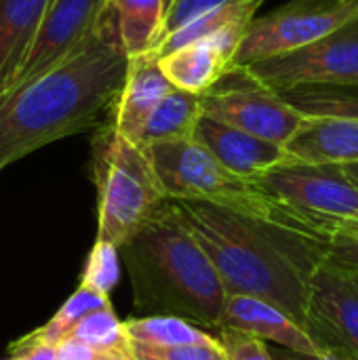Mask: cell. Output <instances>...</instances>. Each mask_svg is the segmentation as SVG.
<instances>
[{
  "instance_id": "cell-32",
  "label": "cell",
  "mask_w": 358,
  "mask_h": 360,
  "mask_svg": "<svg viewBox=\"0 0 358 360\" xmlns=\"http://www.w3.org/2000/svg\"><path fill=\"white\" fill-rule=\"evenodd\" d=\"M17 356H21V360H57V346L40 344V346H34Z\"/></svg>"
},
{
  "instance_id": "cell-6",
  "label": "cell",
  "mask_w": 358,
  "mask_h": 360,
  "mask_svg": "<svg viewBox=\"0 0 358 360\" xmlns=\"http://www.w3.org/2000/svg\"><path fill=\"white\" fill-rule=\"evenodd\" d=\"M251 184L274 205L283 226L306 236L358 213V186L335 165L289 158Z\"/></svg>"
},
{
  "instance_id": "cell-25",
  "label": "cell",
  "mask_w": 358,
  "mask_h": 360,
  "mask_svg": "<svg viewBox=\"0 0 358 360\" xmlns=\"http://www.w3.org/2000/svg\"><path fill=\"white\" fill-rule=\"evenodd\" d=\"M118 278H120L118 247L97 238L89 257H87V266H84L80 285H84L97 293L110 295L112 289L118 285Z\"/></svg>"
},
{
  "instance_id": "cell-35",
  "label": "cell",
  "mask_w": 358,
  "mask_h": 360,
  "mask_svg": "<svg viewBox=\"0 0 358 360\" xmlns=\"http://www.w3.org/2000/svg\"><path fill=\"white\" fill-rule=\"evenodd\" d=\"M8 360H21V356H13V359H8Z\"/></svg>"
},
{
  "instance_id": "cell-7",
  "label": "cell",
  "mask_w": 358,
  "mask_h": 360,
  "mask_svg": "<svg viewBox=\"0 0 358 360\" xmlns=\"http://www.w3.org/2000/svg\"><path fill=\"white\" fill-rule=\"evenodd\" d=\"M200 110L224 124L279 146H285L306 118L243 65H232L200 95Z\"/></svg>"
},
{
  "instance_id": "cell-20",
  "label": "cell",
  "mask_w": 358,
  "mask_h": 360,
  "mask_svg": "<svg viewBox=\"0 0 358 360\" xmlns=\"http://www.w3.org/2000/svg\"><path fill=\"white\" fill-rule=\"evenodd\" d=\"M266 0H234L228 4H222L217 8H211L194 19H190L188 23H184L181 27H177L175 32H171L169 36H165L152 51L156 53V57H162L175 49H181L190 42L203 40V38H211L228 27H236V25H249L251 19L255 17L257 8L264 4Z\"/></svg>"
},
{
  "instance_id": "cell-1",
  "label": "cell",
  "mask_w": 358,
  "mask_h": 360,
  "mask_svg": "<svg viewBox=\"0 0 358 360\" xmlns=\"http://www.w3.org/2000/svg\"><path fill=\"white\" fill-rule=\"evenodd\" d=\"M127 53L106 13L65 59L0 95V173L57 139L95 127L124 82Z\"/></svg>"
},
{
  "instance_id": "cell-8",
  "label": "cell",
  "mask_w": 358,
  "mask_h": 360,
  "mask_svg": "<svg viewBox=\"0 0 358 360\" xmlns=\"http://www.w3.org/2000/svg\"><path fill=\"white\" fill-rule=\"evenodd\" d=\"M358 17V0H291L264 17H253L232 65L285 55L331 34Z\"/></svg>"
},
{
  "instance_id": "cell-16",
  "label": "cell",
  "mask_w": 358,
  "mask_h": 360,
  "mask_svg": "<svg viewBox=\"0 0 358 360\" xmlns=\"http://www.w3.org/2000/svg\"><path fill=\"white\" fill-rule=\"evenodd\" d=\"M285 150L293 160L308 165H358V120L306 116Z\"/></svg>"
},
{
  "instance_id": "cell-13",
  "label": "cell",
  "mask_w": 358,
  "mask_h": 360,
  "mask_svg": "<svg viewBox=\"0 0 358 360\" xmlns=\"http://www.w3.org/2000/svg\"><path fill=\"white\" fill-rule=\"evenodd\" d=\"M192 139L207 148L230 173L251 181L266 171L287 162L291 156L285 146L266 141L230 124H224L207 114H200Z\"/></svg>"
},
{
  "instance_id": "cell-10",
  "label": "cell",
  "mask_w": 358,
  "mask_h": 360,
  "mask_svg": "<svg viewBox=\"0 0 358 360\" xmlns=\"http://www.w3.org/2000/svg\"><path fill=\"white\" fill-rule=\"evenodd\" d=\"M306 331L323 350L358 360V270L319 255L308 274Z\"/></svg>"
},
{
  "instance_id": "cell-29",
  "label": "cell",
  "mask_w": 358,
  "mask_h": 360,
  "mask_svg": "<svg viewBox=\"0 0 358 360\" xmlns=\"http://www.w3.org/2000/svg\"><path fill=\"white\" fill-rule=\"evenodd\" d=\"M228 2H234V0H173V4L165 13V21H162V30H160V40L165 36H169L171 32H175L177 27H181L184 23H188L190 19L207 13L211 8H217L222 4H228Z\"/></svg>"
},
{
  "instance_id": "cell-19",
  "label": "cell",
  "mask_w": 358,
  "mask_h": 360,
  "mask_svg": "<svg viewBox=\"0 0 358 360\" xmlns=\"http://www.w3.org/2000/svg\"><path fill=\"white\" fill-rule=\"evenodd\" d=\"M200 114V95L173 86L146 120L137 146L146 148L160 141L190 139Z\"/></svg>"
},
{
  "instance_id": "cell-24",
  "label": "cell",
  "mask_w": 358,
  "mask_h": 360,
  "mask_svg": "<svg viewBox=\"0 0 358 360\" xmlns=\"http://www.w3.org/2000/svg\"><path fill=\"white\" fill-rule=\"evenodd\" d=\"M68 340H76V342H82L101 350H129L131 348L124 327L114 314L112 306L95 310L87 314L84 319H80Z\"/></svg>"
},
{
  "instance_id": "cell-26",
  "label": "cell",
  "mask_w": 358,
  "mask_h": 360,
  "mask_svg": "<svg viewBox=\"0 0 358 360\" xmlns=\"http://www.w3.org/2000/svg\"><path fill=\"white\" fill-rule=\"evenodd\" d=\"M135 360H228L217 338L203 344H179V346H143L131 344Z\"/></svg>"
},
{
  "instance_id": "cell-11",
  "label": "cell",
  "mask_w": 358,
  "mask_h": 360,
  "mask_svg": "<svg viewBox=\"0 0 358 360\" xmlns=\"http://www.w3.org/2000/svg\"><path fill=\"white\" fill-rule=\"evenodd\" d=\"M103 13L106 0H53L13 86L40 76L65 59L97 27Z\"/></svg>"
},
{
  "instance_id": "cell-15",
  "label": "cell",
  "mask_w": 358,
  "mask_h": 360,
  "mask_svg": "<svg viewBox=\"0 0 358 360\" xmlns=\"http://www.w3.org/2000/svg\"><path fill=\"white\" fill-rule=\"evenodd\" d=\"M219 327L238 329L262 342H272L279 348L293 352H323V348L312 340V335L302 325H298L289 314L251 295H228Z\"/></svg>"
},
{
  "instance_id": "cell-31",
  "label": "cell",
  "mask_w": 358,
  "mask_h": 360,
  "mask_svg": "<svg viewBox=\"0 0 358 360\" xmlns=\"http://www.w3.org/2000/svg\"><path fill=\"white\" fill-rule=\"evenodd\" d=\"M274 360H348L344 354L335 352V350H323L319 354H304V352H293V350H270Z\"/></svg>"
},
{
  "instance_id": "cell-27",
  "label": "cell",
  "mask_w": 358,
  "mask_h": 360,
  "mask_svg": "<svg viewBox=\"0 0 358 360\" xmlns=\"http://www.w3.org/2000/svg\"><path fill=\"white\" fill-rule=\"evenodd\" d=\"M321 257L358 270V230H331L319 236H306Z\"/></svg>"
},
{
  "instance_id": "cell-18",
  "label": "cell",
  "mask_w": 358,
  "mask_h": 360,
  "mask_svg": "<svg viewBox=\"0 0 358 360\" xmlns=\"http://www.w3.org/2000/svg\"><path fill=\"white\" fill-rule=\"evenodd\" d=\"M127 57L152 51L160 40L165 0H106Z\"/></svg>"
},
{
  "instance_id": "cell-3",
  "label": "cell",
  "mask_w": 358,
  "mask_h": 360,
  "mask_svg": "<svg viewBox=\"0 0 358 360\" xmlns=\"http://www.w3.org/2000/svg\"><path fill=\"white\" fill-rule=\"evenodd\" d=\"M135 308L143 316H177L194 327L219 329L226 289L169 198L150 221L118 247Z\"/></svg>"
},
{
  "instance_id": "cell-34",
  "label": "cell",
  "mask_w": 358,
  "mask_h": 360,
  "mask_svg": "<svg viewBox=\"0 0 358 360\" xmlns=\"http://www.w3.org/2000/svg\"><path fill=\"white\" fill-rule=\"evenodd\" d=\"M171 4H173V0H165V13H167V8H169Z\"/></svg>"
},
{
  "instance_id": "cell-5",
  "label": "cell",
  "mask_w": 358,
  "mask_h": 360,
  "mask_svg": "<svg viewBox=\"0 0 358 360\" xmlns=\"http://www.w3.org/2000/svg\"><path fill=\"white\" fill-rule=\"evenodd\" d=\"M141 150L146 152L169 200H205L281 224L274 205L251 181L230 173L192 137L160 141Z\"/></svg>"
},
{
  "instance_id": "cell-4",
  "label": "cell",
  "mask_w": 358,
  "mask_h": 360,
  "mask_svg": "<svg viewBox=\"0 0 358 360\" xmlns=\"http://www.w3.org/2000/svg\"><path fill=\"white\" fill-rule=\"evenodd\" d=\"M91 173L97 186V238L124 245L167 200L146 152L124 139L112 122L93 135Z\"/></svg>"
},
{
  "instance_id": "cell-14",
  "label": "cell",
  "mask_w": 358,
  "mask_h": 360,
  "mask_svg": "<svg viewBox=\"0 0 358 360\" xmlns=\"http://www.w3.org/2000/svg\"><path fill=\"white\" fill-rule=\"evenodd\" d=\"M171 89L173 84L162 74L154 51L129 57L124 82L114 103V129L137 146L146 120Z\"/></svg>"
},
{
  "instance_id": "cell-12",
  "label": "cell",
  "mask_w": 358,
  "mask_h": 360,
  "mask_svg": "<svg viewBox=\"0 0 358 360\" xmlns=\"http://www.w3.org/2000/svg\"><path fill=\"white\" fill-rule=\"evenodd\" d=\"M245 30L247 25H236L211 38L190 42L158 57V65L175 89L203 95L232 68Z\"/></svg>"
},
{
  "instance_id": "cell-23",
  "label": "cell",
  "mask_w": 358,
  "mask_h": 360,
  "mask_svg": "<svg viewBox=\"0 0 358 360\" xmlns=\"http://www.w3.org/2000/svg\"><path fill=\"white\" fill-rule=\"evenodd\" d=\"M129 344L143 346H179V344H203L213 335L190 325L177 316H137L122 321Z\"/></svg>"
},
{
  "instance_id": "cell-33",
  "label": "cell",
  "mask_w": 358,
  "mask_h": 360,
  "mask_svg": "<svg viewBox=\"0 0 358 360\" xmlns=\"http://www.w3.org/2000/svg\"><path fill=\"white\" fill-rule=\"evenodd\" d=\"M342 169H344V173H346V175L358 186V165H346V167H342Z\"/></svg>"
},
{
  "instance_id": "cell-2",
  "label": "cell",
  "mask_w": 358,
  "mask_h": 360,
  "mask_svg": "<svg viewBox=\"0 0 358 360\" xmlns=\"http://www.w3.org/2000/svg\"><path fill=\"white\" fill-rule=\"evenodd\" d=\"M211 259L226 295L264 300L306 329L308 274L319 253L298 230L205 200H169Z\"/></svg>"
},
{
  "instance_id": "cell-30",
  "label": "cell",
  "mask_w": 358,
  "mask_h": 360,
  "mask_svg": "<svg viewBox=\"0 0 358 360\" xmlns=\"http://www.w3.org/2000/svg\"><path fill=\"white\" fill-rule=\"evenodd\" d=\"M57 360H135L129 350H101L76 340L57 344Z\"/></svg>"
},
{
  "instance_id": "cell-21",
  "label": "cell",
  "mask_w": 358,
  "mask_h": 360,
  "mask_svg": "<svg viewBox=\"0 0 358 360\" xmlns=\"http://www.w3.org/2000/svg\"><path fill=\"white\" fill-rule=\"evenodd\" d=\"M110 297L103 295V293H97L84 285H80L72 295L70 300L57 310V314L44 323L42 327L25 333L23 338L15 340L11 346H8V354L17 356L34 346H40V344H49V346H57L61 344L63 340L70 338L72 329L76 327V323L80 319H84L87 314L95 312V310H101V308H110Z\"/></svg>"
},
{
  "instance_id": "cell-17",
  "label": "cell",
  "mask_w": 358,
  "mask_h": 360,
  "mask_svg": "<svg viewBox=\"0 0 358 360\" xmlns=\"http://www.w3.org/2000/svg\"><path fill=\"white\" fill-rule=\"evenodd\" d=\"M53 0H0V95L6 93Z\"/></svg>"
},
{
  "instance_id": "cell-9",
  "label": "cell",
  "mask_w": 358,
  "mask_h": 360,
  "mask_svg": "<svg viewBox=\"0 0 358 360\" xmlns=\"http://www.w3.org/2000/svg\"><path fill=\"white\" fill-rule=\"evenodd\" d=\"M243 68L272 91L295 86H358V17L308 46Z\"/></svg>"
},
{
  "instance_id": "cell-28",
  "label": "cell",
  "mask_w": 358,
  "mask_h": 360,
  "mask_svg": "<svg viewBox=\"0 0 358 360\" xmlns=\"http://www.w3.org/2000/svg\"><path fill=\"white\" fill-rule=\"evenodd\" d=\"M217 331V342L222 344L228 360H274L266 342L230 327H219Z\"/></svg>"
},
{
  "instance_id": "cell-22",
  "label": "cell",
  "mask_w": 358,
  "mask_h": 360,
  "mask_svg": "<svg viewBox=\"0 0 358 360\" xmlns=\"http://www.w3.org/2000/svg\"><path fill=\"white\" fill-rule=\"evenodd\" d=\"M276 93L304 116L358 120V86H295Z\"/></svg>"
}]
</instances>
